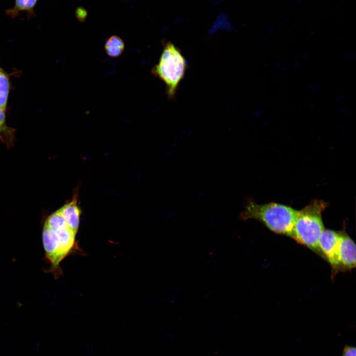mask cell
I'll list each match as a JSON object with an SVG mask.
<instances>
[{"label":"cell","instance_id":"obj_13","mask_svg":"<svg viewBox=\"0 0 356 356\" xmlns=\"http://www.w3.org/2000/svg\"><path fill=\"white\" fill-rule=\"evenodd\" d=\"M75 15L77 18L80 21L83 22L87 16V11L84 7H79L76 9Z\"/></svg>","mask_w":356,"mask_h":356},{"label":"cell","instance_id":"obj_14","mask_svg":"<svg viewBox=\"0 0 356 356\" xmlns=\"http://www.w3.org/2000/svg\"><path fill=\"white\" fill-rule=\"evenodd\" d=\"M342 356H356V347L345 345L344 347Z\"/></svg>","mask_w":356,"mask_h":356},{"label":"cell","instance_id":"obj_12","mask_svg":"<svg viewBox=\"0 0 356 356\" xmlns=\"http://www.w3.org/2000/svg\"><path fill=\"white\" fill-rule=\"evenodd\" d=\"M44 226L54 230L70 228L67 222L58 210L47 218Z\"/></svg>","mask_w":356,"mask_h":356},{"label":"cell","instance_id":"obj_3","mask_svg":"<svg viewBox=\"0 0 356 356\" xmlns=\"http://www.w3.org/2000/svg\"><path fill=\"white\" fill-rule=\"evenodd\" d=\"M187 66V62L178 47L171 42L164 43L158 63L153 67L151 73L165 85L168 99H175Z\"/></svg>","mask_w":356,"mask_h":356},{"label":"cell","instance_id":"obj_7","mask_svg":"<svg viewBox=\"0 0 356 356\" xmlns=\"http://www.w3.org/2000/svg\"><path fill=\"white\" fill-rule=\"evenodd\" d=\"M70 228L77 233L80 222V211L77 203V197L58 210Z\"/></svg>","mask_w":356,"mask_h":356},{"label":"cell","instance_id":"obj_1","mask_svg":"<svg viewBox=\"0 0 356 356\" xmlns=\"http://www.w3.org/2000/svg\"><path fill=\"white\" fill-rule=\"evenodd\" d=\"M298 210L287 205L269 203L259 204L249 201L240 214L243 220L254 219L272 232L290 237Z\"/></svg>","mask_w":356,"mask_h":356},{"label":"cell","instance_id":"obj_2","mask_svg":"<svg viewBox=\"0 0 356 356\" xmlns=\"http://www.w3.org/2000/svg\"><path fill=\"white\" fill-rule=\"evenodd\" d=\"M327 205L323 200L314 199L298 210L289 237L320 257L318 241L325 228L322 213Z\"/></svg>","mask_w":356,"mask_h":356},{"label":"cell","instance_id":"obj_5","mask_svg":"<svg viewBox=\"0 0 356 356\" xmlns=\"http://www.w3.org/2000/svg\"><path fill=\"white\" fill-rule=\"evenodd\" d=\"M340 237V231L324 229L320 234L318 246L320 257L327 261L332 270V277L340 272L338 260V247Z\"/></svg>","mask_w":356,"mask_h":356},{"label":"cell","instance_id":"obj_11","mask_svg":"<svg viewBox=\"0 0 356 356\" xmlns=\"http://www.w3.org/2000/svg\"><path fill=\"white\" fill-rule=\"evenodd\" d=\"M10 89L8 75L0 67V108L6 110Z\"/></svg>","mask_w":356,"mask_h":356},{"label":"cell","instance_id":"obj_9","mask_svg":"<svg viewBox=\"0 0 356 356\" xmlns=\"http://www.w3.org/2000/svg\"><path fill=\"white\" fill-rule=\"evenodd\" d=\"M15 132V129L7 126L5 110L0 108V140L8 148L13 147L14 144Z\"/></svg>","mask_w":356,"mask_h":356},{"label":"cell","instance_id":"obj_8","mask_svg":"<svg viewBox=\"0 0 356 356\" xmlns=\"http://www.w3.org/2000/svg\"><path fill=\"white\" fill-rule=\"evenodd\" d=\"M38 0H15L14 6L5 10V14L12 19L19 15L22 11L27 13L28 18L35 16L34 8Z\"/></svg>","mask_w":356,"mask_h":356},{"label":"cell","instance_id":"obj_6","mask_svg":"<svg viewBox=\"0 0 356 356\" xmlns=\"http://www.w3.org/2000/svg\"><path fill=\"white\" fill-rule=\"evenodd\" d=\"M338 260L340 272L351 270L356 267V245L344 230L340 231Z\"/></svg>","mask_w":356,"mask_h":356},{"label":"cell","instance_id":"obj_10","mask_svg":"<svg viewBox=\"0 0 356 356\" xmlns=\"http://www.w3.org/2000/svg\"><path fill=\"white\" fill-rule=\"evenodd\" d=\"M125 47V43L123 40L116 35L109 37L104 45L106 53L112 57L120 56L123 52Z\"/></svg>","mask_w":356,"mask_h":356},{"label":"cell","instance_id":"obj_4","mask_svg":"<svg viewBox=\"0 0 356 356\" xmlns=\"http://www.w3.org/2000/svg\"><path fill=\"white\" fill-rule=\"evenodd\" d=\"M76 234L70 228L54 230L44 226L42 239L45 258L50 264L48 271L52 273L55 278L62 274L60 263L79 249Z\"/></svg>","mask_w":356,"mask_h":356}]
</instances>
